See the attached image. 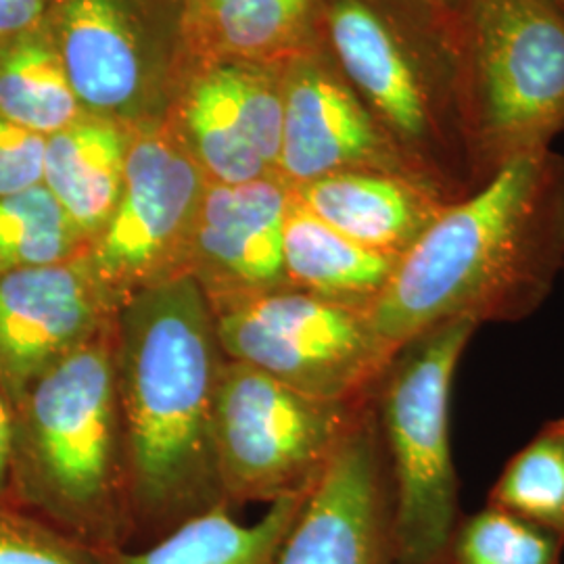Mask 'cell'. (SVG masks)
Returning <instances> with one entry per match:
<instances>
[{
  "label": "cell",
  "instance_id": "cell-11",
  "mask_svg": "<svg viewBox=\"0 0 564 564\" xmlns=\"http://www.w3.org/2000/svg\"><path fill=\"white\" fill-rule=\"evenodd\" d=\"M116 310L86 251L0 274V391L7 400L15 405L51 366L109 328Z\"/></svg>",
  "mask_w": 564,
  "mask_h": 564
},
{
  "label": "cell",
  "instance_id": "cell-23",
  "mask_svg": "<svg viewBox=\"0 0 564 564\" xmlns=\"http://www.w3.org/2000/svg\"><path fill=\"white\" fill-rule=\"evenodd\" d=\"M88 249V241L41 184L0 197V274L65 262Z\"/></svg>",
  "mask_w": 564,
  "mask_h": 564
},
{
  "label": "cell",
  "instance_id": "cell-19",
  "mask_svg": "<svg viewBox=\"0 0 564 564\" xmlns=\"http://www.w3.org/2000/svg\"><path fill=\"white\" fill-rule=\"evenodd\" d=\"M321 0H186L184 28L209 57L291 61L310 48Z\"/></svg>",
  "mask_w": 564,
  "mask_h": 564
},
{
  "label": "cell",
  "instance_id": "cell-20",
  "mask_svg": "<svg viewBox=\"0 0 564 564\" xmlns=\"http://www.w3.org/2000/svg\"><path fill=\"white\" fill-rule=\"evenodd\" d=\"M84 116L46 21L0 42V118L51 137Z\"/></svg>",
  "mask_w": 564,
  "mask_h": 564
},
{
  "label": "cell",
  "instance_id": "cell-17",
  "mask_svg": "<svg viewBox=\"0 0 564 564\" xmlns=\"http://www.w3.org/2000/svg\"><path fill=\"white\" fill-rule=\"evenodd\" d=\"M126 137L107 118L84 116L46 137L44 186L90 242L120 202Z\"/></svg>",
  "mask_w": 564,
  "mask_h": 564
},
{
  "label": "cell",
  "instance_id": "cell-6",
  "mask_svg": "<svg viewBox=\"0 0 564 564\" xmlns=\"http://www.w3.org/2000/svg\"><path fill=\"white\" fill-rule=\"evenodd\" d=\"M479 324H435L384 370L381 416L393 470V561L445 564L458 517L449 402L456 368Z\"/></svg>",
  "mask_w": 564,
  "mask_h": 564
},
{
  "label": "cell",
  "instance_id": "cell-16",
  "mask_svg": "<svg viewBox=\"0 0 564 564\" xmlns=\"http://www.w3.org/2000/svg\"><path fill=\"white\" fill-rule=\"evenodd\" d=\"M314 481L270 502L258 523H239L224 502L193 514L176 524L162 542L141 552H123L116 545L101 547L102 563L276 564Z\"/></svg>",
  "mask_w": 564,
  "mask_h": 564
},
{
  "label": "cell",
  "instance_id": "cell-5",
  "mask_svg": "<svg viewBox=\"0 0 564 564\" xmlns=\"http://www.w3.org/2000/svg\"><path fill=\"white\" fill-rule=\"evenodd\" d=\"M449 32L479 188L564 132V15L552 0H460Z\"/></svg>",
  "mask_w": 564,
  "mask_h": 564
},
{
  "label": "cell",
  "instance_id": "cell-22",
  "mask_svg": "<svg viewBox=\"0 0 564 564\" xmlns=\"http://www.w3.org/2000/svg\"><path fill=\"white\" fill-rule=\"evenodd\" d=\"M487 505L538 524L564 542V419L545 423L508 460Z\"/></svg>",
  "mask_w": 564,
  "mask_h": 564
},
{
  "label": "cell",
  "instance_id": "cell-1",
  "mask_svg": "<svg viewBox=\"0 0 564 564\" xmlns=\"http://www.w3.org/2000/svg\"><path fill=\"white\" fill-rule=\"evenodd\" d=\"M564 270V158L552 149L505 163L445 205L366 307L387 362L445 321L519 323Z\"/></svg>",
  "mask_w": 564,
  "mask_h": 564
},
{
  "label": "cell",
  "instance_id": "cell-4",
  "mask_svg": "<svg viewBox=\"0 0 564 564\" xmlns=\"http://www.w3.org/2000/svg\"><path fill=\"white\" fill-rule=\"evenodd\" d=\"M113 324L51 366L13 405L11 475L21 500L95 547H111L118 529Z\"/></svg>",
  "mask_w": 564,
  "mask_h": 564
},
{
  "label": "cell",
  "instance_id": "cell-3",
  "mask_svg": "<svg viewBox=\"0 0 564 564\" xmlns=\"http://www.w3.org/2000/svg\"><path fill=\"white\" fill-rule=\"evenodd\" d=\"M333 63L375 120L449 202L475 191L454 42L424 0H324Z\"/></svg>",
  "mask_w": 564,
  "mask_h": 564
},
{
  "label": "cell",
  "instance_id": "cell-26",
  "mask_svg": "<svg viewBox=\"0 0 564 564\" xmlns=\"http://www.w3.org/2000/svg\"><path fill=\"white\" fill-rule=\"evenodd\" d=\"M0 564H105L101 547L59 527L0 505Z\"/></svg>",
  "mask_w": 564,
  "mask_h": 564
},
{
  "label": "cell",
  "instance_id": "cell-28",
  "mask_svg": "<svg viewBox=\"0 0 564 564\" xmlns=\"http://www.w3.org/2000/svg\"><path fill=\"white\" fill-rule=\"evenodd\" d=\"M55 0H0V42L42 25Z\"/></svg>",
  "mask_w": 564,
  "mask_h": 564
},
{
  "label": "cell",
  "instance_id": "cell-9",
  "mask_svg": "<svg viewBox=\"0 0 564 564\" xmlns=\"http://www.w3.org/2000/svg\"><path fill=\"white\" fill-rule=\"evenodd\" d=\"M207 182L188 144L167 130H144L126 141L120 202L86 249L118 307L144 286L184 274Z\"/></svg>",
  "mask_w": 564,
  "mask_h": 564
},
{
  "label": "cell",
  "instance_id": "cell-8",
  "mask_svg": "<svg viewBox=\"0 0 564 564\" xmlns=\"http://www.w3.org/2000/svg\"><path fill=\"white\" fill-rule=\"evenodd\" d=\"M228 360L326 402H351L387 370L366 310L279 289L214 310Z\"/></svg>",
  "mask_w": 564,
  "mask_h": 564
},
{
  "label": "cell",
  "instance_id": "cell-7",
  "mask_svg": "<svg viewBox=\"0 0 564 564\" xmlns=\"http://www.w3.org/2000/svg\"><path fill=\"white\" fill-rule=\"evenodd\" d=\"M351 424L349 403L305 395L247 364L223 362L212 440L224 502H274L312 484Z\"/></svg>",
  "mask_w": 564,
  "mask_h": 564
},
{
  "label": "cell",
  "instance_id": "cell-21",
  "mask_svg": "<svg viewBox=\"0 0 564 564\" xmlns=\"http://www.w3.org/2000/svg\"><path fill=\"white\" fill-rule=\"evenodd\" d=\"M188 149L214 184H242L270 176L242 130L220 67L207 72L191 88L184 107Z\"/></svg>",
  "mask_w": 564,
  "mask_h": 564
},
{
  "label": "cell",
  "instance_id": "cell-31",
  "mask_svg": "<svg viewBox=\"0 0 564 564\" xmlns=\"http://www.w3.org/2000/svg\"><path fill=\"white\" fill-rule=\"evenodd\" d=\"M552 2H554V4L561 9V13L564 15V0H552Z\"/></svg>",
  "mask_w": 564,
  "mask_h": 564
},
{
  "label": "cell",
  "instance_id": "cell-27",
  "mask_svg": "<svg viewBox=\"0 0 564 564\" xmlns=\"http://www.w3.org/2000/svg\"><path fill=\"white\" fill-rule=\"evenodd\" d=\"M44 160L46 137L0 118V197L41 186Z\"/></svg>",
  "mask_w": 564,
  "mask_h": 564
},
{
  "label": "cell",
  "instance_id": "cell-13",
  "mask_svg": "<svg viewBox=\"0 0 564 564\" xmlns=\"http://www.w3.org/2000/svg\"><path fill=\"white\" fill-rule=\"evenodd\" d=\"M293 188L279 174L242 184L207 182L193 224L186 265L212 310L279 289L282 237Z\"/></svg>",
  "mask_w": 564,
  "mask_h": 564
},
{
  "label": "cell",
  "instance_id": "cell-15",
  "mask_svg": "<svg viewBox=\"0 0 564 564\" xmlns=\"http://www.w3.org/2000/svg\"><path fill=\"white\" fill-rule=\"evenodd\" d=\"M293 195L347 239L395 260L452 203L429 184L383 172L330 174Z\"/></svg>",
  "mask_w": 564,
  "mask_h": 564
},
{
  "label": "cell",
  "instance_id": "cell-32",
  "mask_svg": "<svg viewBox=\"0 0 564 564\" xmlns=\"http://www.w3.org/2000/svg\"><path fill=\"white\" fill-rule=\"evenodd\" d=\"M563 272H564V270H563Z\"/></svg>",
  "mask_w": 564,
  "mask_h": 564
},
{
  "label": "cell",
  "instance_id": "cell-10",
  "mask_svg": "<svg viewBox=\"0 0 564 564\" xmlns=\"http://www.w3.org/2000/svg\"><path fill=\"white\" fill-rule=\"evenodd\" d=\"M282 88L279 176L291 188L339 172H383L433 186L375 120L337 65L312 46L289 61Z\"/></svg>",
  "mask_w": 564,
  "mask_h": 564
},
{
  "label": "cell",
  "instance_id": "cell-24",
  "mask_svg": "<svg viewBox=\"0 0 564 564\" xmlns=\"http://www.w3.org/2000/svg\"><path fill=\"white\" fill-rule=\"evenodd\" d=\"M563 547L554 533L487 505L458 521L445 564H561Z\"/></svg>",
  "mask_w": 564,
  "mask_h": 564
},
{
  "label": "cell",
  "instance_id": "cell-2",
  "mask_svg": "<svg viewBox=\"0 0 564 564\" xmlns=\"http://www.w3.org/2000/svg\"><path fill=\"white\" fill-rule=\"evenodd\" d=\"M113 341L132 508L141 523L174 529L224 505L212 440L223 368L214 310L199 282L178 274L121 303Z\"/></svg>",
  "mask_w": 564,
  "mask_h": 564
},
{
  "label": "cell",
  "instance_id": "cell-25",
  "mask_svg": "<svg viewBox=\"0 0 564 564\" xmlns=\"http://www.w3.org/2000/svg\"><path fill=\"white\" fill-rule=\"evenodd\" d=\"M220 72L247 139L270 172L279 174L284 121L281 76L242 63L220 65Z\"/></svg>",
  "mask_w": 564,
  "mask_h": 564
},
{
  "label": "cell",
  "instance_id": "cell-14",
  "mask_svg": "<svg viewBox=\"0 0 564 564\" xmlns=\"http://www.w3.org/2000/svg\"><path fill=\"white\" fill-rule=\"evenodd\" d=\"M46 25L84 113H120L144 84L141 42L120 0H55Z\"/></svg>",
  "mask_w": 564,
  "mask_h": 564
},
{
  "label": "cell",
  "instance_id": "cell-29",
  "mask_svg": "<svg viewBox=\"0 0 564 564\" xmlns=\"http://www.w3.org/2000/svg\"><path fill=\"white\" fill-rule=\"evenodd\" d=\"M15 447V410L13 403L0 391V494L4 491L7 479L13 466Z\"/></svg>",
  "mask_w": 564,
  "mask_h": 564
},
{
  "label": "cell",
  "instance_id": "cell-12",
  "mask_svg": "<svg viewBox=\"0 0 564 564\" xmlns=\"http://www.w3.org/2000/svg\"><path fill=\"white\" fill-rule=\"evenodd\" d=\"M276 564H395L393 498L372 426L356 423L324 464Z\"/></svg>",
  "mask_w": 564,
  "mask_h": 564
},
{
  "label": "cell",
  "instance_id": "cell-30",
  "mask_svg": "<svg viewBox=\"0 0 564 564\" xmlns=\"http://www.w3.org/2000/svg\"><path fill=\"white\" fill-rule=\"evenodd\" d=\"M433 11H437L445 21H447V25H452V18H454V11H456V7H458V2L460 0H424Z\"/></svg>",
  "mask_w": 564,
  "mask_h": 564
},
{
  "label": "cell",
  "instance_id": "cell-18",
  "mask_svg": "<svg viewBox=\"0 0 564 564\" xmlns=\"http://www.w3.org/2000/svg\"><path fill=\"white\" fill-rule=\"evenodd\" d=\"M282 256L291 289L362 310L383 291L398 262L347 239L295 195L284 218Z\"/></svg>",
  "mask_w": 564,
  "mask_h": 564
}]
</instances>
